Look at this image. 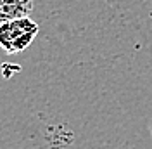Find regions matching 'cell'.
I'll list each match as a JSON object with an SVG mask.
<instances>
[{"label":"cell","instance_id":"6da1fadb","mask_svg":"<svg viewBox=\"0 0 152 149\" xmlns=\"http://www.w3.org/2000/svg\"><path fill=\"white\" fill-rule=\"evenodd\" d=\"M37 21L26 18L10 19L7 23L0 24V47L7 54H16L24 49H28L38 35Z\"/></svg>","mask_w":152,"mask_h":149},{"label":"cell","instance_id":"7a4b0ae2","mask_svg":"<svg viewBox=\"0 0 152 149\" xmlns=\"http://www.w3.org/2000/svg\"><path fill=\"white\" fill-rule=\"evenodd\" d=\"M33 10V0H0V24L10 19L26 18Z\"/></svg>","mask_w":152,"mask_h":149}]
</instances>
